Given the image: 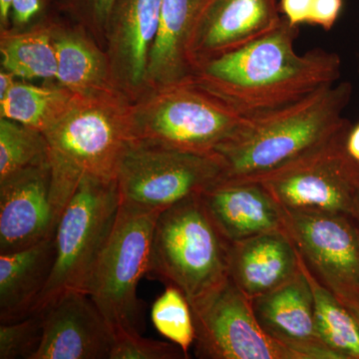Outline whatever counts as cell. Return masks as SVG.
Instances as JSON below:
<instances>
[{
  "label": "cell",
  "instance_id": "obj_1",
  "mask_svg": "<svg viewBox=\"0 0 359 359\" xmlns=\"http://www.w3.org/2000/svg\"><path fill=\"white\" fill-rule=\"evenodd\" d=\"M299 32L283 18L269 34L202 63L190 79L244 118L337 83L341 75L339 54L318 48L297 53Z\"/></svg>",
  "mask_w": 359,
  "mask_h": 359
},
{
  "label": "cell",
  "instance_id": "obj_2",
  "mask_svg": "<svg viewBox=\"0 0 359 359\" xmlns=\"http://www.w3.org/2000/svg\"><path fill=\"white\" fill-rule=\"evenodd\" d=\"M353 85L339 82L301 100L244 118L235 136L217 151L222 181H257L313 152L351 122L342 116Z\"/></svg>",
  "mask_w": 359,
  "mask_h": 359
},
{
  "label": "cell",
  "instance_id": "obj_3",
  "mask_svg": "<svg viewBox=\"0 0 359 359\" xmlns=\"http://www.w3.org/2000/svg\"><path fill=\"white\" fill-rule=\"evenodd\" d=\"M128 97L77 96L44 132L48 144L51 197L59 219L85 176L116 181L131 143Z\"/></svg>",
  "mask_w": 359,
  "mask_h": 359
},
{
  "label": "cell",
  "instance_id": "obj_4",
  "mask_svg": "<svg viewBox=\"0 0 359 359\" xmlns=\"http://www.w3.org/2000/svg\"><path fill=\"white\" fill-rule=\"evenodd\" d=\"M230 250L202 195L192 196L158 216L148 275L178 287L191 304L230 278Z\"/></svg>",
  "mask_w": 359,
  "mask_h": 359
},
{
  "label": "cell",
  "instance_id": "obj_5",
  "mask_svg": "<svg viewBox=\"0 0 359 359\" xmlns=\"http://www.w3.org/2000/svg\"><path fill=\"white\" fill-rule=\"evenodd\" d=\"M244 117L192 80L148 90L130 107L132 141L216 154Z\"/></svg>",
  "mask_w": 359,
  "mask_h": 359
},
{
  "label": "cell",
  "instance_id": "obj_6",
  "mask_svg": "<svg viewBox=\"0 0 359 359\" xmlns=\"http://www.w3.org/2000/svg\"><path fill=\"white\" fill-rule=\"evenodd\" d=\"M119 208L116 181L90 176L81 180L59 219L53 269L33 313L43 311L67 292L87 294L90 278Z\"/></svg>",
  "mask_w": 359,
  "mask_h": 359
},
{
  "label": "cell",
  "instance_id": "obj_7",
  "mask_svg": "<svg viewBox=\"0 0 359 359\" xmlns=\"http://www.w3.org/2000/svg\"><path fill=\"white\" fill-rule=\"evenodd\" d=\"M160 212L120 202L114 226L94 266L87 294L114 330H140L143 308L137 290L149 271Z\"/></svg>",
  "mask_w": 359,
  "mask_h": 359
},
{
  "label": "cell",
  "instance_id": "obj_8",
  "mask_svg": "<svg viewBox=\"0 0 359 359\" xmlns=\"http://www.w3.org/2000/svg\"><path fill=\"white\" fill-rule=\"evenodd\" d=\"M218 154H200L131 141L118 169L120 202L164 211L202 195L224 178Z\"/></svg>",
  "mask_w": 359,
  "mask_h": 359
},
{
  "label": "cell",
  "instance_id": "obj_9",
  "mask_svg": "<svg viewBox=\"0 0 359 359\" xmlns=\"http://www.w3.org/2000/svg\"><path fill=\"white\" fill-rule=\"evenodd\" d=\"M351 125L313 152L257 182L287 211L353 218L359 200V168L344 150Z\"/></svg>",
  "mask_w": 359,
  "mask_h": 359
},
{
  "label": "cell",
  "instance_id": "obj_10",
  "mask_svg": "<svg viewBox=\"0 0 359 359\" xmlns=\"http://www.w3.org/2000/svg\"><path fill=\"white\" fill-rule=\"evenodd\" d=\"M190 306L195 323L196 358L306 359L266 334L252 301L230 278Z\"/></svg>",
  "mask_w": 359,
  "mask_h": 359
},
{
  "label": "cell",
  "instance_id": "obj_11",
  "mask_svg": "<svg viewBox=\"0 0 359 359\" xmlns=\"http://www.w3.org/2000/svg\"><path fill=\"white\" fill-rule=\"evenodd\" d=\"M283 211L285 231L311 273L347 309L359 306V240L353 219Z\"/></svg>",
  "mask_w": 359,
  "mask_h": 359
},
{
  "label": "cell",
  "instance_id": "obj_12",
  "mask_svg": "<svg viewBox=\"0 0 359 359\" xmlns=\"http://www.w3.org/2000/svg\"><path fill=\"white\" fill-rule=\"evenodd\" d=\"M42 313V337L32 359H109L114 330L84 292L56 299Z\"/></svg>",
  "mask_w": 359,
  "mask_h": 359
},
{
  "label": "cell",
  "instance_id": "obj_13",
  "mask_svg": "<svg viewBox=\"0 0 359 359\" xmlns=\"http://www.w3.org/2000/svg\"><path fill=\"white\" fill-rule=\"evenodd\" d=\"M58 223L49 160L0 182V254L52 237Z\"/></svg>",
  "mask_w": 359,
  "mask_h": 359
},
{
  "label": "cell",
  "instance_id": "obj_14",
  "mask_svg": "<svg viewBox=\"0 0 359 359\" xmlns=\"http://www.w3.org/2000/svg\"><path fill=\"white\" fill-rule=\"evenodd\" d=\"M283 20L278 0H209L189 46L193 73L205 61L269 34Z\"/></svg>",
  "mask_w": 359,
  "mask_h": 359
},
{
  "label": "cell",
  "instance_id": "obj_15",
  "mask_svg": "<svg viewBox=\"0 0 359 359\" xmlns=\"http://www.w3.org/2000/svg\"><path fill=\"white\" fill-rule=\"evenodd\" d=\"M162 0H116L108 22L107 54L117 88L125 96L147 91L149 56L160 25Z\"/></svg>",
  "mask_w": 359,
  "mask_h": 359
},
{
  "label": "cell",
  "instance_id": "obj_16",
  "mask_svg": "<svg viewBox=\"0 0 359 359\" xmlns=\"http://www.w3.org/2000/svg\"><path fill=\"white\" fill-rule=\"evenodd\" d=\"M252 304L262 327L280 344L306 359H339L318 337L313 292L302 266L290 280L257 297Z\"/></svg>",
  "mask_w": 359,
  "mask_h": 359
},
{
  "label": "cell",
  "instance_id": "obj_17",
  "mask_svg": "<svg viewBox=\"0 0 359 359\" xmlns=\"http://www.w3.org/2000/svg\"><path fill=\"white\" fill-rule=\"evenodd\" d=\"M210 217L230 244L285 231V211L257 181H219L202 194Z\"/></svg>",
  "mask_w": 359,
  "mask_h": 359
},
{
  "label": "cell",
  "instance_id": "obj_18",
  "mask_svg": "<svg viewBox=\"0 0 359 359\" xmlns=\"http://www.w3.org/2000/svg\"><path fill=\"white\" fill-rule=\"evenodd\" d=\"M299 269V252L287 231L231 244L229 276L250 301L287 282Z\"/></svg>",
  "mask_w": 359,
  "mask_h": 359
},
{
  "label": "cell",
  "instance_id": "obj_19",
  "mask_svg": "<svg viewBox=\"0 0 359 359\" xmlns=\"http://www.w3.org/2000/svg\"><path fill=\"white\" fill-rule=\"evenodd\" d=\"M209 0H162L159 30L149 56L147 91L190 79L189 46ZM146 91V92H147Z\"/></svg>",
  "mask_w": 359,
  "mask_h": 359
},
{
  "label": "cell",
  "instance_id": "obj_20",
  "mask_svg": "<svg viewBox=\"0 0 359 359\" xmlns=\"http://www.w3.org/2000/svg\"><path fill=\"white\" fill-rule=\"evenodd\" d=\"M55 255V235L25 249L0 254V323L33 313L50 278Z\"/></svg>",
  "mask_w": 359,
  "mask_h": 359
},
{
  "label": "cell",
  "instance_id": "obj_21",
  "mask_svg": "<svg viewBox=\"0 0 359 359\" xmlns=\"http://www.w3.org/2000/svg\"><path fill=\"white\" fill-rule=\"evenodd\" d=\"M53 40L58 84L80 97L123 94L116 86L107 54L91 40L77 32L54 29Z\"/></svg>",
  "mask_w": 359,
  "mask_h": 359
},
{
  "label": "cell",
  "instance_id": "obj_22",
  "mask_svg": "<svg viewBox=\"0 0 359 359\" xmlns=\"http://www.w3.org/2000/svg\"><path fill=\"white\" fill-rule=\"evenodd\" d=\"M0 54L4 70L22 79H56L57 56L53 29L36 27L25 32H2Z\"/></svg>",
  "mask_w": 359,
  "mask_h": 359
},
{
  "label": "cell",
  "instance_id": "obj_23",
  "mask_svg": "<svg viewBox=\"0 0 359 359\" xmlns=\"http://www.w3.org/2000/svg\"><path fill=\"white\" fill-rule=\"evenodd\" d=\"M76 97L58 83L36 86L16 82L0 102V114L44 133L65 114Z\"/></svg>",
  "mask_w": 359,
  "mask_h": 359
},
{
  "label": "cell",
  "instance_id": "obj_24",
  "mask_svg": "<svg viewBox=\"0 0 359 359\" xmlns=\"http://www.w3.org/2000/svg\"><path fill=\"white\" fill-rule=\"evenodd\" d=\"M299 261L313 292L314 320L321 341L339 359H359V327L353 314L316 280L301 256Z\"/></svg>",
  "mask_w": 359,
  "mask_h": 359
},
{
  "label": "cell",
  "instance_id": "obj_25",
  "mask_svg": "<svg viewBox=\"0 0 359 359\" xmlns=\"http://www.w3.org/2000/svg\"><path fill=\"white\" fill-rule=\"evenodd\" d=\"M48 160V144L42 132L0 119V182Z\"/></svg>",
  "mask_w": 359,
  "mask_h": 359
},
{
  "label": "cell",
  "instance_id": "obj_26",
  "mask_svg": "<svg viewBox=\"0 0 359 359\" xmlns=\"http://www.w3.org/2000/svg\"><path fill=\"white\" fill-rule=\"evenodd\" d=\"M151 320L158 332L181 347L189 358V351L195 342V323L190 302L178 287L166 285L153 304Z\"/></svg>",
  "mask_w": 359,
  "mask_h": 359
},
{
  "label": "cell",
  "instance_id": "obj_27",
  "mask_svg": "<svg viewBox=\"0 0 359 359\" xmlns=\"http://www.w3.org/2000/svg\"><path fill=\"white\" fill-rule=\"evenodd\" d=\"M41 313L0 325V359H32L42 337Z\"/></svg>",
  "mask_w": 359,
  "mask_h": 359
},
{
  "label": "cell",
  "instance_id": "obj_28",
  "mask_svg": "<svg viewBox=\"0 0 359 359\" xmlns=\"http://www.w3.org/2000/svg\"><path fill=\"white\" fill-rule=\"evenodd\" d=\"M109 359H183L185 353L173 342L145 339L140 332L119 328Z\"/></svg>",
  "mask_w": 359,
  "mask_h": 359
},
{
  "label": "cell",
  "instance_id": "obj_29",
  "mask_svg": "<svg viewBox=\"0 0 359 359\" xmlns=\"http://www.w3.org/2000/svg\"><path fill=\"white\" fill-rule=\"evenodd\" d=\"M75 11L95 29L106 32L116 0H70Z\"/></svg>",
  "mask_w": 359,
  "mask_h": 359
},
{
  "label": "cell",
  "instance_id": "obj_30",
  "mask_svg": "<svg viewBox=\"0 0 359 359\" xmlns=\"http://www.w3.org/2000/svg\"><path fill=\"white\" fill-rule=\"evenodd\" d=\"M344 6V0H313L309 25L330 32L339 20Z\"/></svg>",
  "mask_w": 359,
  "mask_h": 359
},
{
  "label": "cell",
  "instance_id": "obj_31",
  "mask_svg": "<svg viewBox=\"0 0 359 359\" xmlns=\"http://www.w3.org/2000/svg\"><path fill=\"white\" fill-rule=\"evenodd\" d=\"M313 0H278L280 14L290 25H309Z\"/></svg>",
  "mask_w": 359,
  "mask_h": 359
},
{
  "label": "cell",
  "instance_id": "obj_32",
  "mask_svg": "<svg viewBox=\"0 0 359 359\" xmlns=\"http://www.w3.org/2000/svg\"><path fill=\"white\" fill-rule=\"evenodd\" d=\"M44 0H13L11 6V20L14 25H27L39 13Z\"/></svg>",
  "mask_w": 359,
  "mask_h": 359
},
{
  "label": "cell",
  "instance_id": "obj_33",
  "mask_svg": "<svg viewBox=\"0 0 359 359\" xmlns=\"http://www.w3.org/2000/svg\"><path fill=\"white\" fill-rule=\"evenodd\" d=\"M344 150L349 159L359 168V122L351 125L344 137Z\"/></svg>",
  "mask_w": 359,
  "mask_h": 359
},
{
  "label": "cell",
  "instance_id": "obj_34",
  "mask_svg": "<svg viewBox=\"0 0 359 359\" xmlns=\"http://www.w3.org/2000/svg\"><path fill=\"white\" fill-rule=\"evenodd\" d=\"M14 78L15 76L8 71L1 70V72H0V102L6 98L14 84L16 83Z\"/></svg>",
  "mask_w": 359,
  "mask_h": 359
},
{
  "label": "cell",
  "instance_id": "obj_35",
  "mask_svg": "<svg viewBox=\"0 0 359 359\" xmlns=\"http://www.w3.org/2000/svg\"><path fill=\"white\" fill-rule=\"evenodd\" d=\"M13 0H0V22L2 29H6L11 21V6Z\"/></svg>",
  "mask_w": 359,
  "mask_h": 359
},
{
  "label": "cell",
  "instance_id": "obj_36",
  "mask_svg": "<svg viewBox=\"0 0 359 359\" xmlns=\"http://www.w3.org/2000/svg\"><path fill=\"white\" fill-rule=\"evenodd\" d=\"M354 223H355L356 230H358V240H359V200L358 203V207H356L355 212H354L353 217Z\"/></svg>",
  "mask_w": 359,
  "mask_h": 359
},
{
  "label": "cell",
  "instance_id": "obj_37",
  "mask_svg": "<svg viewBox=\"0 0 359 359\" xmlns=\"http://www.w3.org/2000/svg\"><path fill=\"white\" fill-rule=\"evenodd\" d=\"M348 309L351 314H353L354 320H355L356 323H358L359 327V306H353V308H349Z\"/></svg>",
  "mask_w": 359,
  "mask_h": 359
},
{
  "label": "cell",
  "instance_id": "obj_38",
  "mask_svg": "<svg viewBox=\"0 0 359 359\" xmlns=\"http://www.w3.org/2000/svg\"><path fill=\"white\" fill-rule=\"evenodd\" d=\"M358 71H359V67H358Z\"/></svg>",
  "mask_w": 359,
  "mask_h": 359
}]
</instances>
